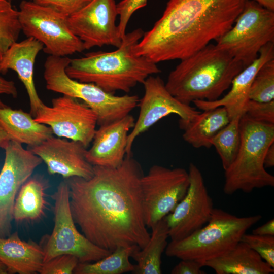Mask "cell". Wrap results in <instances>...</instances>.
Listing matches in <instances>:
<instances>
[{
    "label": "cell",
    "instance_id": "7",
    "mask_svg": "<svg viewBox=\"0 0 274 274\" xmlns=\"http://www.w3.org/2000/svg\"><path fill=\"white\" fill-rule=\"evenodd\" d=\"M67 57L49 55L44 63V78L47 89L83 101L95 113L100 126L129 114L138 106L136 95L117 96L97 85L70 78L65 68L70 62Z\"/></svg>",
    "mask_w": 274,
    "mask_h": 274
},
{
    "label": "cell",
    "instance_id": "16",
    "mask_svg": "<svg viewBox=\"0 0 274 274\" xmlns=\"http://www.w3.org/2000/svg\"><path fill=\"white\" fill-rule=\"evenodd\" d=\"M115 0H90L67 17L70 29L82 42L85 50L111 45L119 47L122 39L119 35Z\"/></svg>",
    "mask_w": 274,
    "mask_h": 274
},
{
    "label": "cell",
    "instance_id": "29",
    "mask_svg": "<svg viewBox=\"0 0 274 274\" xmlns=\"http://www.w3.org/2000/svg\"><path fill=\"white\" fill-rule=\"evenodd\" d=\"M21 31L18 11L9 0H0V61Z\"/></svg>",
    "mask_w": 274,
    "mask_h": 274
},
{
    "label": "cell",
    "instance_id": "9",
    "mask_svg": "<svg viewBox=\"0 0 274 274\" xmlns=\"http://www.w3.org/2000/svg\"><path fill=\"white\" fill-rule=\"evenodd\" d=\"M216 42L247 67L258 57L264 46L274 42V11L254 0H247L232 27Z\"/></svg>",
    "mask_w": 274,
    "mask_h": 274
},
{
    "label": "cell",
    "instance_id": "17",
    "mask_svg": "<svg viewBox=\"0 0 274 274\" xmlns=\"http://www.w3.org/2000/svg\"><path fill=\"white\" fill-rule=\"evenodd\" d=\"M28 149L46 164L50 175L88 179L94 174L93 166L86 158L87 148L80 142L52 136Z\"/></svg>",
    "mask_w": 274,
    "mask_h": 274
},
{
    "label": "cell",
    "instance_id": "43",
    "mask_svg": "<svg viewBox=\"0 0 274 274\" xmlns=\"http://www.w3.org/2000/svg\"><path fill=\"white\" fill-rule=\"evenodd\" d=\"M7 106L0 99V108H4L7 107Z\"/></svg>",
    "mask_w": 274,
    "mask_h": 274
},
{
    "label": "cell",
    "instance_id": "11",
    "mask_svg": "<svg viewBox=\"0 0 274 274\" xmlns=\"http://www.w3.org/2000/svg\"><path fill=\"white\" fill-rule=\"evenodd\" d=\"M189 186L188 172L153 165L141 178L144 220L151 228L172 212L185 195Z\"/></svg>",
    "mask_w": 274,
    "mask_h": 274
},
{
    "label": "cell",
    "instance_id": "25",
    "mask_svg": "<svg viewBox=\"0 0 274 274\" xmlns=\"http://www.w3.org/2000/svg\"><path fill=\"white\" fill-rule=\"evenodd\" d=\"M47 181L39 176L29 178L20 188L15 200L13 218L17 223L35 221L45 215L48 202Z\"/></svg>",
    "mask_w": 274,
    "mask_h": 274
},
{
    "label": "cell",
    "instance_id": "31",
    "mask_svg": "<svg viewBox=\"0 0 274 274\" xmlns=\"http://www.w3.org/2000/svg\"><path fill=\"white\" fill-rule=\"evenodd\" d=\"M241 241L256 252L271 267L274 268V236L245 233Z\"/></svg>",
    "mask_w": 274,
    "mask_h": 274
},
{
    "label": "cell",
    "instance_id": "37",
    "mask_svg": "<svg viewBox=\"0 0 274 274\" xmlns=\"http://www.w3.org/2000/svg\"><path fill=\"white\" fill-rule=\"evenodd\" d=\"M11 95L13 97L17 96V90L15 83L0 77V94Z\"/></svg>",
    "mask_w": 274,
    "mask_h": 274
},
{
    "label": "cell",
    "instance_id": "19",
    "mask_svg": "<svg viewBox=\"0 0 274 274\" xmlns=\"http://www.w3.org/2000/svg\"><path fill=\"white\" fill-rule=\"evenodd\" d=\"M43 48L39 41L28 37L13 43L0 61V73L6 74L11 70L17 74L28 94L30 113L33 117L45 104L37 93L33 79L36 59Z\"/></svg>",
    "mask_w": 274,
    "mask_h": 274
},
{
    "label": "cell",
    "instance_id": "40",
    "mask_svg": "<svg viewBox=\"0 0 274 274\" xmlns=\"http://www.w3.org/2000/svg\"><path fill=\"white\" fill-rule=\"evenodd\" d=\"M10 140L7 133L0 125V148L4 149Z\"/></svg>",
    "mask_w": 274,
    "mask_h": 274
},
{
    "label": "cell",
    "instance_id": "3",
    "mask_svg": "<svg viewBox=\"0 0 274 274\" xmlns=\"http://www.w3.org/2000/svg\"><path fill=\"white\" fill-rule=\"evenodd\" d=\"M141 28L125 34L120 46L111 52L97 51L71 59L67 75L80 82L93 83L105 91L128 93L151 75L161 72L155 63L136 55L134 47L144 35Z\"/></svg>",
    "mask_w": 274,
    "mask_h": 274
},
{
    "label": "cell",
    "instance_id": "5",
    "mask_svg": "<svg viewBox=\"0 0 274 274\" xmlns=\"http://www.w3.org/2000/svg\"><path fill=\"white\" fill-rule=\"evenodd\" d=\"M241 143L236 157L225 171L223 192L250 193L274 186V176L264 165L266 152L274 143V124L256 121L245 114L239 122Z\"/></svg>",
    "mask_w": 274,
    "mask_h": 274
},
{
    "label": "cell",
    "instance_id": "22",
    "mask_svg": "<svg viewBox=\"0 0 274 274\" xmlns=\"http://www.w3.org/2000/svg\"><path fill=\"white\" fill-rule=\"evenodd\" d=\"M203 266L217 274H270L274 268L244 242H239L225 254L205 262Z\"/></svg>",
    "mask_w": 274,
    "mask_h": 274
},
{
    "label": "cell",
    "instance_id": "28",
    "mask_svg": "<svg viewBox=\"0 0 274 274\" xmlns=\"http://www.w3.org/2000/svg\"><path fill=\"white\" fill-rule=\"evenodd\" d=\"M239 115L220 130L211 141L221 160L224 170L233 163L237 154L241 143Z\"/></svg>",
    "mask_w": 274,
    "mask_h": 274
},
{
    "label": "cell",
    "instance_id": "6",
    "mask_svg": "<svg viewBox=\"0 0 274 274\" xmlns=\"http://www.w3.org/2000/svg\"><path fill=\"white\" fill-rule=\"evenodd\" d=\"M261 218L260 215L239 217L214 208L204 226L185 238L171 241L165 250V254L181 260H194L203 266L205 262L231 250Z\"/></svg>",
    "mask_w": 274,
    "mask_h": 274
},
{
    "label": "cell",
    "instance_id": "21",
    "mask_svg": "<svg viewBox=\"0 0 274 274\" xmlns=\"http://www.w3.org/2000/svg\"><path fill=\"white\" fill-rule=\"evenodd\" d=\"M0 261L8 273H36L44 263V253L40 244L21 239L16 231L0 237Z\"/></svg>",
    "mask_w": 274,
    "mask_h": 274
},
{
    "label": "cell",
    "instance_id": "14",
    "mask_svg": "<svg viewBox=\"0 0 274 274\" xmlns=\"http://www.w3.org/2000/svg\"><path fill=\"white\" fill-rule=\"evenodd\" d=\"M188 172L189 186L185 195L164 218L171 241L185 238L204 226L210 219L214 209L199 169L190 163Z\"/></svg>",
    "mask_w": 274,
    "mask_h": 274
},
{
    "label": "cell",
    "instance_id": "36",
    "mask_svg": "<svg viewBox=\"0 0 274 274\" xmlns=\"http://www.w3.org/2000/svg\"><path fill=\"white\" fill-rule=\"evenodd\" d=\"M202 265L199 262L191 259H182L171 270L172 274H204L201 270Z\"/></svg>",
    "mask_w": 274,
    "mask_h": 274
},
{
    "label": "cell",
    "instance_id": "10",
    "mask_svg": "<svg viewBox=\"0 0 274 274\" xmlns=\"http://www.w3.org/2000/svg\"><path fill=\"white\" fill-rule=\"evenodd\" d=\"M18 11L21 31L41 42L46 53L67 57L85 50L70 29L67 16L31 0L22 1Z\"/></svg>",
    "mask_w": 274,
    "mask_h": 274
},
{
    "label": "cell",
    "instance_id": "39",
    "mask_svg": "<svg viewBox=\"0 0 274 274\" xmlns=\"http://www.w3.org/2000/svg\"><path fill=\"white\" fill-rule=\"evenodd\" d=\"M265 168L272 167L274 166V143L267 149L264 160Z\"/></svg>",
    "mask_w": 274,
    "mask_h": 274
},
{
    "label": "cell",
    "instance_id": "35",
    "mask_svg": "<svg viewBox=\"0 0 274 274\" xmlns=\"http://www.w3.org/2000/svg\"><path fill=\"white\" fill-rule=\"evenodd\" d=\"M36 3L49 7L68 17L75 13L90 0H32Z\"/></svg>",
    "mask_w": 274,
    "mask_h": 274
},
{
    "label": "cell",
    "instance_id": "26",
    "mask_svg": "<svg viewBox=\"0 0 274 274\" xmlns=\"http://www.w3.org/2000/svg\"><path fill=\"white\" fill-rule=\"evenodd\" d=\"M149 239L142 249L133 251L131 257L136 262L132 273L161 274V256L167 245L168 228L164 219L159 221L151 228Z\"/></svg>",
    "mask_w": 274,
    "mask_h": 274
},
{
    "label": "cell",
    "instance_id": "12",
    "mask_svg": "<svg viewBox=\"0 0 274 274\" xmlns=\"http://www.w3.org/2000/svg\"><path fill=\"white\" fill-rule=\"evenodd\" d=\"M48 126L56 136L81 142L86 148L92 142L97 124V116L85 103L63 95L44 105L34 117Z\"/></svg>",
    "mask_w": 274,
    "mask_h": 274
},
{
    "label": "cell",
    "instance_id": "42",
    "mask_svg": "<svg viewBox=\"0 0 274 274\" xmlns=\"http://www.w3.org/2000/svg\"><path fill=\"white\" fill-rule=\"evenodd\" d=\"M8 271L6 267L0 261V274H7Z\"/></svg>",
    "mask_w": 274,
    "mask_h": 274
},
{
    "label": "cell",
    "instance_id": "33",
    "mask_svg": "<svg viewBox=\"0 0 274 274\" xmlns=\"http://www.w3.org/2000/svg\"><path fill=\"white\" fill-rule=\"evenodd\" d=\"M243 114L258 121L274 124V100L259 102L249 99Z\"/></svg>",
    "mask_w": 274,
    "mask_h": 274
},
{
    "label": "cell",
    "instance_id": "18",
    "mask_svg": "<svg viewBox=\"0 0 274 274\" xmlns=\"http://www.w3.org/2000/svg\"><path fill=\"white\" fill-rule=\"evenodd\" d=\"M135 119L128 114L111 123L99 126L96 130L91 147L86 158L93 166L115 168L120 166L126 155L129 133Z\"/></svg>",
    "mask_w": 274,
    "mask_h": 274
},
{
    "label": "cell",
    "instance_id": "20",
    "mask_svg": "<svg viewBox=\"0 0 274 274\" xmlns=\"http://www.w3.org/2000/svg\"><path fill=\"white\" fill-rule=\"evenodd\" d=\"M273 58L274 42H270L261 49L258 57L252 63L235 77L230 90L225 95L214 101L197 100L193 103L202 111L223 107L226 109L230 120L237 115H243L249 100L250 89L256 74L265 62Z\"/></svg>",
    "mask_w": 274,
    "mask_h": 274
},
{
    "label": "cell",
    "instance_id": "15",
    "mask_svg": "<svg viewBox=\"0 0 274 274\" xmlns=\"http://www.w3.org/2000/svg\"><path fill=\"white\" fill-rule=\"evenodd\" d=\"M143 84L144 94L138 104L140 107L138 118L128 136L126 155H131L135 140L162 118L174 114L182 120L189 121L196 118L201 112L173 96L159 76L151 75Z\"/></svg>",
    "mask_w": 274,
    "mask_h": 274
},
{
    "label": "cell",
    "instance_id": "13",
    "mask_svg": "<svg viewBox=\"0 0 274 274\" xmlns=\"http://www.w3.org/2000/svg\"><path fill=\"white\" fill-rule=\"evenodd\" d=\"M5 157L0 172V237L11 234L13 211L16 195L31 177L42 159L22 144L10 140L4 149Z\"/></svg>",
    "mask_w": 274,
    "mask_h": 274
},
{
    "label": "cell",
    "instance_id": "4",
    "mask_svg": "<svg viewBox=\"0 0 274 274\" xmlns=\"http://www.w3.org/2000/svg\"><path fill=\"white\" fill-rule=\"evenodd\" d=\"M244 68L227 51L210 43L181 60L165 85L173 96L186 105L197 100L214 101Z\"/></svg>",
    "mask_w": 274,
    "mask_h": 274
},
{
    "label": "cell",
    "instance_id": "24",
    "mask_svg": "<svg viewBox=\"0 0 274 274\" xmlns=\"http://www.w3.org/2000/svg\"><path fill=\"white\" fill-rule=\"evenodd\" d=\"M230 121L223 107L203 110L194 119L186 121L181 119L179 125L183 131L184 140L192 147L210 148L211 141Z\"/></svg>",
    "mask_w": 274,
    "mask_h": 274
},
{
    "label": "cell",
    "instance_id": "1",
    "mask_svg": "<svg viewBox=\"0 0 274 274\" xmlns=\"http://www.w3.org/2000/svg\"><path fill=\"white\" fill-rule=\"evenodd\" d=\"M93 167L90 179H65L75 223L89 241L101 248L112 252L121 247L142 249L150 234L143 213L141 165L130 155L118 167Z\"/></svg>",
    "mask_w": 274,
    "mask_h": 274
},
{
    "label": "cell",
    "instance_id": "34",
    "mask_svg": "<svg viewBox=\"0 0 274 274\" xmlns=\"http://www.w3.org/2000/svg\"><path fill=\"white\" fill-rule=\"evenodd\" d=\"M147 3V0H122L116 4L117 14L119 16L117 27L121 39L126 34V27L132 14L146 6Z\"/></svg>",
    "mask_w": 274,
    "mask_h": 274
},
{
    "label": "cell",
    "instance_id": "2",
    "mask_svg": "<svg viewBox=\"0 0 274 274\" xmlns=\"http://www.w3.org/2000/svg\"><path fill=\"white\" fill-rule=\"evenodd\" d=\"M247 0H169L134 53L151 61L183 59L227 32Z\"/></svg>",
    "mask_w": 274,
    "mask_h": 274
},
{
    "label": "cell",
    "instance_id": "44",
    "mask_svg": "<svg viewBox=\"0 0 274 274\" xmlns=\"http://www.w3.org/2000/svg\"><path fill=\"white\" fill-rule=\"evenodd\" d=\"M9 1H12V0H9ZM31 1H32V0H31Z\"/></svg>",
    "mask_w": 274,
    "mask_h": 274
},
{
    "label": "cell",
    "instance_id": "41",
    "mask_svg": "<svg viewBox=\"0 0 274 274\" xmlns=\"http://www.w3.org/2000/svg\"><path fill=\"white\" fill-rule=\"evenodd\" d=\"M264 7L274 11V0H254Z\"/></svg>",
    "mask_w": 274,
    "mask_h": 274
},
{
    "label": "cell",
    "instance_id": "23",
    "mask_svg": "<svg viewBox=\"0 0 274 274\" xmlns=\"http://www.w3.org/2000/svg\"><path fill=\"white\" fill-rule=\"evenodd\" d=\"M0 125L10 140L33 147L53 136L51 129L35 120L30 113L8 106L0 108Z\"/></svg>",
    "mask_w": 274,
    "mask_h": 274
},
{
    "label": "cell",
    "instance_id": "27",
    "mask_svg": "<svg viewBox=\"0 0 274 274\" xmlns=\"http://www.w3.org/2000/svg\"><path fill=\"white\" fill-rule=\"evenodd\" d=\"M138 246L118 247L110 254L94 263H79L75 274H122L133 272L135 265L130 260L131 254Z\"/></svg>",
    "mask_w": 274,
    "mask_h": 274
},
{
    "label": "cell",
    "instance_id": "30",
    "mask_svg": "<svg viewBox=\"0 0 274 274\" xmlns=\"http://www.w3.org/2000/svg\"><path fill=\"white\" fill-rule=\"evenodd\" d=\"M249 99L269 102L274 99V58L265 62L258 70L252 83Z\"/></svg>",
    "mask_w": 274,
    "mask_h": 274
},
{
    "label": "cell",
    "instance_id": "38",
    "mask_svg": "<svg viewBox=\"0 0 274 274\" xmlns=\"http://www.w3.org/2000/svg\"><path fill=\"white\" fill-rule=\"evenodd\" d=\"M252 233L260 235L274 236V220L272 219L252 231Z\"/></svg>",
    "mask_w": 274,
    "mask_h": 274
},
{
    "label": "cell",
    "instance_id": "8",
    "mask_svg": "<svg viewBox=\"0 0 274 274\" xmlns=\"http://www.w3.org/2000/svg\"><path fill=\"white\" fill-rule=\"evenodd\" d=\"M54 200V226L52 233L44 235L40 245L44 262L61 254L76 256L80 263L97 261L112 252L89 241L77 229L70 206V188L66 180L59 183L51 196Z\"/></svg>",
    "mask_w": 274,
    "mask_h": 274
},
{
    "label": "cell",
    "instance_id": "32",
    "mask_svg": "<svg viewBox=\"0 0 274 274\" xmlns=\"http://www.w3.org/2000/svg\"><path fill=\"white\" fill-rule=\"evenodd\" d=\"M79 263L78 259L70 254L58 255L43 263L40 274H72Z\"/></svg>",
    "mask_w": 274,
    "mask_h": 274
}]
</instances>
